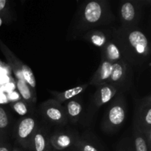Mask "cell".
Segmentation results:
<instances>
[{
	"mask_svg": "<svg viewBox=\"0 0 151 151\" xmlns=\"http://www.w3.org/2000/svg\"><path fill=\"white\" fill-rule=\"evenodd\" d=\"M118 94L117 88L111 84L106 83L97 86L92 97L93 107L95 109H100L101 106L111 101Z\"/></svg>",
	"mask_w": 151,
	"mask_h": 151,
	"instance_id": "cell-11",
	"label": "cell"
},
{
	"mask_svg": "<svg viewBox=\"0 0 151 151\" xmlns=\"http://www.w3.org/2000/svg\"><path fill=\"white\" fill-rule=\"evenodd\" d=\"M111 38L120 49L124 60L132 66H142L150 59V41L139 27L112 28Z\"/></svg>",
	"mask_w": 151,
	"mask_h": 151,
	"instance_id": "cell-2",
	"label": "cell"
},
{
	"mask_svg": "<svg viewBox=\"0 0 151 151\" xmlns=\"http://www.w3.org/2000/svg\"><path fill=\"white\" fill-rule=\"evenodd\" d=\"M128 107L123 94H118L112 99L108 106L101 122V129L111 134L119 131L127 118Z\"/></svg>",
	"mask_w": 151,
	"mask_h": 151,
	"instance_id": "cell-3",
	"label": "cell"
},
{
	"mask_svg": "<svg viewBox=\"0 0 151 151\" xmlns=\"http://www.w3.org/2000/svg\"><path fill=\"white\" fill-rule=\"evenodd\" d=\"M113 63L105 60H101L95 73L92 75L88 85L97 87L106 84L109 81L112 71Z\"/></svg>",
	"mask_w": 151,
	"mask_h": 151,
	"instance_id": "cell-17",
	"label": "cell"
},
{
	"mask_svg": "<svg viewBox=\"0 0 151 151\" xmlns=\"http://www.w3.org/2000/svg\"><path fill=\"white\" fill-rule=\"evenodd\" d=\"M0 18L3 23L7 25L10 24L16 19V13L10 1L0 0Z\"/></svg>",
	"mask_w": 151,
	"mask_h": 151,
	"instance_id": "cell-21",
	"label": "cell"
},
{
	"mask_svg": "<svg viewBox=\"0 0 151 151\" xmlns=\"http://www.w3.org/2000/svg\"><path fill=\"white\" fill-rule=\"evenodd\" d=\"M63 105L66 111L68 122H70L72 124L78 123L81 120L83 111V104L81 97L78 96L65 102Z\"/></svg>",
	"mask_w": 151,
	"mask_h": 151,
	"instance_id": "cell-15",
	"label": "cell"
},
{
	"mask_svg": "<svg viewBox=\"0 0 151 151\" xmlns=\"http://www.w3.org/2000/svg\"><path fill=\"white\" fill-rule=\"evenodd\" d=\"M16 88L22 100L29 104H35L37 101L36 90L31 88L24 79H16Z\"/></svg>",
	"mask_w": 151,
	"mask_h": 151,
	"instance_id": "cell-20",
	"label": "cell"
},
{
	"mask_svg": "<svg viewBox=\"0 0 151 151\" xmlns=\"http://www.w3.org/2000/svg\"><path fill=\"white\" fill-rule=\"evenodd\" d=\"M111 30H103V29H91L82 35L83 39L85 40L94 47H98L100 50L103 48L107 41L111 37Z\"/></svg>",
	"mask_w": 151,
	"mask_h": 151,
	"instance_id": "cell-16",
	"label": "cell"
},
{
	"mask_svg": "<svg viewBox=\"0 0 151 151\" xmlns=\"http://www.w3.org/2000/svg\"><path fill=\"white\" fill-rule=\"evenodd\" d=\"M32 106L33 105L29 104V103L24 101L23 100H16L10 105L13 111L22 117L33 114L34 112Z\"/></svg>",
	"mask_w": 151,
	"mask_h": 151,
	"instance_id": "cell-22",
	"label": "cell"
},
{
	"mask_svg": "<svg viewBox=\"0 0 151 151\" xmlns=\"http://www.w3.org/2000/svg\"><path fill=\"white\" fill-rule=\"evenodd\" d=\"M88 86V83H84L63 91H53V90L49 91L52 96V99L59 102L61 104H63L65 102L72 100V99L75 98L78 96H80V94H81L85 90H86Z\"/></svg>",
	"mask_w": 151,
	"mask_h": 151,
	"instance_id": "cell-19",
	"label": "cell"
},
{
	"mask_svg": "<svg viewBox=\"0 0 151 151\" xmlns=\"http://www.w3.org/2000/svg\"><path fill=\"white\" fill-rule=\"evenodd\" d=\"M132 139L135 151H151L147 147L144 134L134 125H133Z\"/></svg>",
	"mask_w": 151,
	"mask_h": 151,
	"instance_id": "cell-23",
	"label": "cell"
},
{
	"mask_svg": "<svg viewBox=\"0 0 151 151\" xmlns=\"http://www.w3.org/2000/svg\"><path fill=\"white\" fill-rule=\"evenodd\" d=\"M11 151H22V150H21V149L19 148V147H18V146L15 145L14 147H12V150Z\"/></svg>",
	"mask_w": 151,
	"mask_h": 151,
	"instance_id": "cell-26",
	"label": "cell"
},
{
	"mask_svg": "<svg viewBox=\"0 0 151 151\" xmlns=\"http://www.w3.org/2000/svg\"><path fill=\"white\" fill-rule=\"evenodd\" d=\"M75 151H77V150H75Z\"/></svg>",
	"mask_w": 151,
	"mask_h": 151,
	"instance_id": "cell-29",
	"label": "cell"
},
{
	"mask_svg": "<svg viewBox=\"0 0 151 151\" xmlns=\"http://www.w3.org/2000/svg\"><path fill=\"white\" fill-rule=\"evenodd\" d=\"M0 50L5 56L16 79H24L32 88H36V81L32 69L20 60L0 39Z\"/></svg>",
	"mask_w": 151,
	"mask_h": 151,
	"instance_id": "cell-7",
	"label": "cell"
},
{
	"mask_svg": "<svg viewBox=\"0 0 151 151\" xmlns=\"http://www.w3.org/2000/svg\"><path fill=\"white\" fill-rule=\"evenodd\" d=\"M79 135L74 130L59 127L50 134V145L57 150H64L73 147Z\"/></svg>",
	"mask_w": 151,
	"mask_h": 151,
	"instance_id": "cell-10",
	"label": "cell"
},
{
	"mask_svg": "<svg viewBox=\"0 0 151 151\" xmlns=\"http://www.w3.org/2000/svg\"><path fill=\"white\" fill-rule=\"evenodd\" d=\"M47 151H51V150H47Z\"/></svg>",
	"mask_w": 151,
	"mask_h": 151,
	"instance_id": "cell-28",
	"label": "cell"
},
{
	"mask_svg": "<svg viewBox=\"0 0 151 151\" xmlns=\"http://www.w3.org/2000/svg\"><path fill=\"white\" fill-rule=\"evenodd\" d=\"M134 80L132 66L124 59L113 63L112 71L107 83L117 88L119 94H124L130 89Z\"/></svg>",
	"mask_w": 151,
	"mask_h": 151,
	"instance_id": "cell-6",
	"label": "cell"
},
{
	"mask_svg": "<svg viewBox=\"0 0 151 151\" xmlns=\"http://www.w3.org/2000/svg\"><path fill=\"white\" fill-rule=\"evenodd\" d=\"M13 116L5 106H0V145L8 142L13 129Z\"/></svg>",
	"mask_w": 151,
	"mask_h": 151,
	"instance_id": "cell-14",
	"label": "cell"
},
{
	"mask_svg": "<svg viewBox=\"0 0 151 151\" xmlns=\"http://www.w3.org/2000/svg\"><path fill=\"white\" fill-rule=\"evenodd\" d=\"M39 125L35 116H23L13 124L11 136L14 138L16 144L25 150L30 148V143L32 137Z\"/></svg>",
	"mask_w": 151,
	"mask_h": 151,
	"instance_id": "cell-5",
	"label": "cell"
},
{
	"mask_svg": "<svg viewBox=\"0 0 151 151\" xmlns=\"http://www.w3.org/2000/svg\"><path fill=\"white\" fill-rule=\"evenodd\" d=\"M115 19L116 17L108 0L85 1L77 10L68 36L75 38L91 29L111 24Z\"/></svg>",
	"mask_w": 151,
	"mask_h": 151,
	"instance_id": "cell-1",
	"label": "cell"
},
{
	"mask_svg": "<svg viewBox=\"0 0 151 151\" xmlns=\"http://www.w3.org/2000/svg\"><path fill=\"white\" fill-rule=\"evenodd\" d=\"M73 147L77 151H105L98 138L88 131L79 135Z\"/></svg>",
	"mask_w": 151,
	"mask_h": 151,
	"instance_id": "cell-13",
	"label": "cell"
},
{
	"mask_svg": "<svg viewBox=\"0 0 151 151\" xmlns=\"http://www.w3.org/2000/svg\"><path fill=\"white\" fill-rule=\"evenodd\" d=\"M2 24H3V22H2V20H1V18H0V27H1V26Z\"/></svg>",
	"mask_w": 151,
	"mask_h": 151,
	"instance_id": "cell-27",
	"label": "cell"
},
{
	"mask_svg": "<svg viewBox=\"0 0 151 151\" xmlns=\"http://www.w3.org/2000/svg\"><path fill=\"white\" fill-rule=\"evenodd\" d=\"M116 151H135L132 138L125 137L118 142Z\"/></svg>",
	"mask_w": 151,
	"mask_h": 151,
	"instance_id": "cell-24",
	"label": "cell"
},
{
	"mask_svg": "<svg viewBox=\"0 0 151 151\" xmlns=\"http://www.w3.org/2000/svg\"><path fill=\"white\" fill-rule=\"evenodd\" d=\"M133 125L144 134L151 130V96L138 99L135 102Z\"/></svg>",
	"mask_w": 151,
	"mask_h": 151,
	"instance_id": "cell-9",
	"label": "cell"
},
{
	"mask_svg": "<svg viewBox=\"0 0 151 151\" xmlns=\"http://www.w3.org/2000/svg\"><path fill=\"white\" fill-rule=\"evenodd\" d=\"M12 147L10 144L8 142L3 143V144L0 145V151H11Z\"/></svg>",
	"mask_w": 151,
	"mask_h": 151,
	"instance_id": "cell-25",
	"label": "cell"
},
{
	"mask_svg": "<svg viewBox=\"0 0 151 151\" xmlns=\"http://www.w3.org/2000/svg\"><path fill=\"white\" fill-rule=\"evenodd\" d=\"M101 52V60H107L111 63H115L122 60V52L114 40L111 37L106 45L100 49Z\"/></svg>",
	"mask_w": 151,
	"mask_h": 151,
	"instance_id": "cell-18",
	"label": "cell"
},
{
	"mask_svg": "<svg viewBox=\"0 0 151 151\" xmlns=\"http://www.w3.org/2000/svg\"><path fill=\"white\" fill-rule=\"evenodd\" d=\"M50 134L48 128L44 124H39L32 137L30 143L31 151H47L51 150Z\"/></svg>",
	"mask_w": 151,
	"mask_h": 151,
	"instance_id": "cell-12",
	"label": "cell"
},
{
	"mask_svg": "<svg viewBox=\"0 0 151 151\" xmlns=\"http://www.w3.org/2000/svg\"><path fill=\"white\" fill-rule=\"evenodd\" d=\"M150 0H124L119 4V20L122 27H138L143 7L150 5Z\"/></svg>",
	"mask_w": 151,
	"mask_h": 151,
	"instance_id": "cell-4",
	"label": "cell"
},
{
	"mask_svg": "<svg viewBox=\"0 0 151 151\" xmlns=\"http://www.w3.org/2000/svg\"><path fill=\"white\" fill-rule=\"evenodd\" d=\"M40 113L49 123L59 127L68 123L66 111L63 104L54 99H49L40 105Z\"/></svg>",
	"mask_w": 151,
	"mask_h": 151,
	"instance_id": "cell-8",
	"label": "cell"
}]
</instances>
